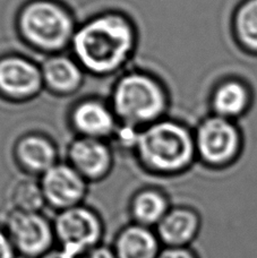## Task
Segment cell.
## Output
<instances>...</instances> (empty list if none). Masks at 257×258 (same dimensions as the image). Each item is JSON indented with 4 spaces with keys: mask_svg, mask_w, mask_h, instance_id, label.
Listing matches in <instances>:
<instances>
[{
    "mask_svg": "<svg viewBox=\"0 0 257 258\" xmlns=\"http://www.w3.org/2000/svg\"><path fill=\"white\" fill-rule=\"evenodd\" d=\"M8 211L43 212L47 207L40 181L26 176L9 187L7 192Z\"/></svg>",
    "mask_w": 257,
    "mask_h": 258,
    "instance_id": "e0dca14e",
    "label": "cell"
},
{
    "mask_svg": "<svg viewBox=\"0 0 257 258\" xmlns=\"http://www.w3.org/2000/svg\"><path fill=\"white\" fill-rule=\"evenodd\" d=\"M135 153L151 173L176 176L194 162L195 136L183 123L162 118L141 129Z\"/></svg>",
    "mask_w": 257,
    "mask_h": 258,
    "instance_id": "7a4b0ae2",
    "label": "cell"
},
{
    "mask_svg": "<svg viewBox=\"0 0 257 258\" xmlns=\"http://www.w3.org/2000/svg\"><path fill=\"white\" fill-rule=\"evenodd\" d=\"M68 163L89 182L107 178L113 168V153L105 140L79 136L67 151Z\"/></svg>",
    "mask_w": 257,
    "mask_h": 258,
    "instance_id": "30bf717a",
    "label": "cell"
},
{
    "mask_svg": "<svg viewBox=\"0 0 257 258\" xmlns=\"http://www.w3.org/2000/svg\"><path fill=\"white\" fill-rule=\"evenodd\" d=\"M246 91L239 83L229 82L219 87L213 96V107L220 117H230L241 112L246 104Z\"/></svg>",
    "mask_w": 257,
    "mask_h": 258,
    "instance_id": "ac0fdd59",
    "label": "cell"
},
{
    "mask_svg": "<svg viewBox=\"0 0 257 258\" xmlns=\"http://www.w3.org/2000/svg\"><path fill=\"white\" fill-rule=\"evenodd\" d=\"M45 204L56 213L84 204L89 181L66 162H58L39 178Z\"/></svg>",
    "mask_w": 257,
    "mask_h": 258,
    "instance_id": "52a82bcc",
    "label": "cell"
},
{
    "mask_svg": "<svg viewBox=\"0 0 257 258\" xmlns=\"http://www.w3.org/2000/svg\"><path fill=\"white\" fill-rule=\"evenodd\" d=\"M237 30L246 45L257 49V0H250L238 13Z\"/></svg>",
    "mask_w": 257,
    "mask_h": 258,
    "instance_id": "d6986e66",
    "label": "cell"
},
{
    "mask_svg": "<svg viewBox=\"0 0 257 258\" xmlns=\"http://www.w3.org/2000/svg\"><path fill=\"white\" fill-rule=\"evenodd\" d=\"M110 246L116 258H157L163 248L154 229L131 221L118 230Z\"/></svg>",
    "mask_w": 257,
    "mask_h": 258,
    "instance_id": "4fadbf2b",
    "label": "cell"
},
{
    "mask_svg": "<svg viewBox=\"0 0 257 258\" xmlns=\"http://www.w3.org/2000/svg\"><path fill=\"white\" fill-rule=\"evenodd\" d=\"M84 72L74 56L62 53L51 54L41 64L44 87L57 95H71L79 91Z\"/></svg>",
    "mask_w": 257,
    "mask_h": 258,
    "instance_id": "9a60e30c",
    "label": "cell"
},
{
    "mask_svg": "<svg viewBox=\"0 0 257 258\" xmlns=\"http://www.w3.org/2000/svg\"><path fill=\"white\" fill-rule=\"evenodd\" d=\"M56 246L80 257L103 243L105 223L93 207L84 204L56 213L52 219Z\"/></svg>",
    "mask_w": 257,
    "mask_h": 258,
    "instance_id": "5b68a950",
    "label": "cell"
},
{
    "mask_svg": "<svg viewBox=\"0 0 257 258\" xmlns=\"http://www.w3.org/2000/svg\"><path fill=\"white\" fill-rule=\"evenodd\" d=\"M136 43L137 32L130 18L121 13L107 12L77 27L71 47L85 72L109 76L131 60Z\"/></svg>",
    "mask_w": 257,
    "mask_h": 258,
    "instance_id": "6da1fadb",
    "label": "cell"
},
{
    "mask_svg": "<svg viewBox=\"0 0 257 258\" xmlns=\"http://www.w3.org/2000/svg\"><path fill=\"white\" fill-rule=\"evenodd\" d=\"M0 258H18L6 230L0 225Z\"/></svg>",
    "mask_w": 257,
    "mask_h": 258,
    "instance_id": "44dd1931",
    "label": "cell"
},
{
    "mask_svg": "<svg viewBox=\"0 0 257 258\" xmlns=\"http://www.w3.org/2000/svg\"><path fill=\"white\" fill-rule=\"evenodd\" d=\"M15 159L26 176L40 178L58 163V151L50 138L29 134L17 142Z\"/></svg>",
    "mask_w": 257,
    "mask_h": 258,
    "instance_id": "5bb4252c",
    "label": "cell"
},
{
    "mask_svg": "<svg viewBox=\"0 0 257 258\" xmlns=\"http://www.w3.org/2000/svg\"><path fill=\"white\" fill-rule=\"evenodd\" d=\"M194 136L197 154L211 165L226 163L235 154L238 146L236 128L220 116L205 119Z\"/></svg>",
    "mask_w": 257,
    "mask_h": 258,
    "instance_id": "9c48e42d",
    "label": "cell"
},
{
    "mask_svg": "<svg viewBox=\"0 0 257 258\" xmlns=\"http://www.w3.org/2000/svg\"><path fill=\"white\" fill-rule=\"evenodd\" d=\"M110 105L119 122L142 129L163 118L168 94L154 76L131 72L114 83Z\"/></svg>",
    "mask_w": 257,
    "mask_h": 258,
    "instance_id": "3957f363",
    "label": "cell"
},
{
    "mask_svg": "<svg viewBox=\"0 0 257 258\" xmlns=\"http://www.w3.org/2000/svg\"><path fill=\"white\" fill-rule=\"evenodd\" d=\"M167 192L157 187H145L133 194L128 204L131 222L155 229L171 209Z\"/></svg>",
    "mask_w": 257,
    "mask_h": 258,
    "instance_id": "2e32d148",
    "label": "cell"
},
{
    "mask_svg": "<svg viewBox=\"0 0 257 258\" xmlns=\"http://www.w3.org/2000/svg\"><path fill=\"white\" fill-rule=\"evenodd\" d=\"M3 227L20 258H40L56 247L53 221L43 212L7 211Z\"/></svg>",
    "mask_w": 257,
    "mask_h": 258,
    "instance_id": "8992f818",
    "label": "cell"
},
{
    "mask_svg": "<svg viewBox=\"0 0 257 258\" xmlns=\"http://www.w3.org/2000/svg\"><path fill=\"white\" fill-rule=\"evenodd\" d=\"M79 258H116V256L113 254L111 246L101 243L95 248H92L91 250L84 252Z\"/></svg>",
    "mask_w": 257,
    "mask_h": 258,
    "instance_id": "7402d4cb",
    "label": "cell"
},
{
    "mask_svg": "<svg viewBox=\"0 0 257 258\" xmlns=\"http://www.w3.org/2000/svg\"><path fill=\"white\" fill-rule=\"evenodd\" d=\"M202 216L191 206H171L155 232L163 247H191L202 230Z\"/></svg>",
    "mask_w": 257,
    "mask_h": 258,
    "instance_id": "7c38bea8",
    "label": "cell"
},
{
    "mask_svg": "<svg viewBox=\"0 0 257 258\" xmlns=\"http://www.w3.org/2000/svg\"><path fill=\"white\" fill-rule=\"evenodd\" d=\"M17 29L30 47L56 54L72 44L77 26L71 12L60 3L32 0L18 13Z\"/></svg>",
    "mask_w": 257,
    "mask_h": 258,
    "instance_id": "277c9868",
    "label": "cell"
},
{
    "mask_svg": "<svg viewBox=\"0 0 257 258\" xmlns=\"http://www.w3.org/2000/svg\"><path fill=\"white\" fill-rule=\"evenodd\" d=\"M44 87L41 66L20 54L0 58V94L11 101L35 98Z\"/></svg>",
    "mask_w": 257,
    "mask_h": 258,
    "instance_id": "ba28073f",
    "label": "cell"
},
{
    "mask_svg": "<svg viewBox=\"0 0 257 258\" xmlns=\"http://www.w3.org/2000/svg\"><path fill=\"white\" fill-rule=\"evenodd\" d=\"M40 258H79V257L71 254L70 251L62 249L60 247L56 246L53 247L51 250L45 252V254L43 256H41Z\"/></svg>",
    "mask_w": 257,
    "mask_h": 258,
    "instance_id": "603a6c76",
    "label": "cell"
},
{
    "mask_svg": "<svg viewBox=\"0 0 257 258\" xmlns=\"http://www.w3.org/2000/svg\"><path fill=\"white\" fill-rule=\"evenodd\" d=\"M71 122L79 136L98 140L112 137L119 125L111 105L99 99L80 101L72 110Z\"/></svg>",
    "mask_w": 257,
    "mask_h": 258,
    "instance_id": "8fae6325",
    "label": "cell"
},
{
    "mask_svg": "<svg viewBox=\"0 0 257 258\" xmlns=\"http://www.w3.org/2000/svg\"><path fill=\"white\" fill-rule=\"evenodd\" d=\"M157 258H201L191 247H163Z\"/></svg>",
    "mask_w": 257,
    "mask_h": 258,
    "instance_id": "ffe728a7",
    "label": "cell"
}]
</instances>
